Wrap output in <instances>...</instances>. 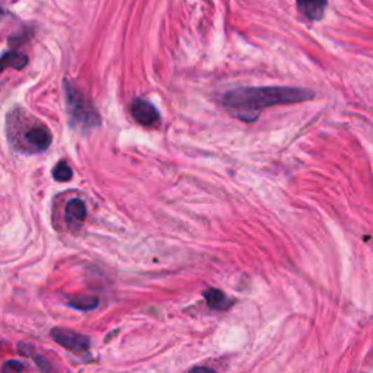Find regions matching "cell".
<instances>
[{"label":"cell","instance_id":"obj_1","mask_svg":"<svg viewBox=\"0 0 373 373\" xmlns=\"http://www.w3.org/2000/svg\"><path fill=\"white\" fill-rule=\"evenodd\" d=\"M313 97V92L290 86H261V88H239L226 92L222 98L229 113L242 121H255L261 109L304 102Z\"/></svg>","mask_w":373,"mask_h":373},{"label":"cell","instance_id":"obj_2","mask_svg":"<svg viewBox=\"0 0 373 373\" xmlns=\"http://www.w3.org/2000/svg\"><path fill=\"white\" fill-rule=\"evenodd\" d=\"M21 111H13L8 116V135L16 151L22 154H41L50 147L53 136L50 128L39 120L25 116L21 121Z\"/></svg>","mask_w":373,"mask_h":373},{"label":"cell","instance_id":"obj_3","mask_svg":"<svg viewBox=\"0 0 373 373\" xmlns=\"http://www.w3.org/2000/svg\"><path fill=\"white\" fill-rule=\"evenodd\" d=\"M65 92H66V104L72 126L74 127L78 126L82 130H90L93 127H98L101 123L100 114L97 113L95 107L89 102V100L83 95V93L69 82H65Z\"/></svg>","mask_w":373,"mask_h":373},{"label":"cell","instance_id":"obj_4","mask_svg":"<svg viewBox=\"0 0 373 373\" xmlns=\"http://www.w3.org/2000/svg\"><path fill=\"white\" fill-rule=\"evenodd\" d=\"M51 339L65 347L69 351H73L76 354L88 353L90 348V339L85 334H81L78 331H73L69 328H62V327H55L50 331Z\"/></svg>","mask_w":373,"mask_h":373},{"label":"cell","instance_id":"obj_5","mask_svg":"<svg viewBox=\"0 0 373 373\" xmlns=\"http://www.w3.org/2000/svg\"><path fill=\"white\" fill-rule=\"evenodd\" d=\"M130 113L132 117L142 126L152 127L156 126L161 121V116L158 109L151 104L142 98H136L132 105H130Z\"/></svg>","mask_w":373,"mask_h":373},{"label":"cell","instance_id":"obj_6","mask_svg":"<svg viewBox=\"0 0 373 373\" xmlns=\"http://www.w3.org/2000/svg\"><path fill=\"white\" fill-rule=\"evenodd\" d=\"M297 8L311 21H320L324 16L328 0H296Z\"/></svg>","mask_w":373,"mask_h":373},{"label":"cell","instance_id":"obj_7","mask_svg":"<svg viewBox=\"0 0 373 373\" xmlns=\"http://www.w3.org/2000/svg\"><path fill=\"white\" fill-rule=\"evenodd\" d=\"M66 222L70 226H79L86 219V206L85 203L81 198H72L66 204V210H65Z\"/></svg>","mask_w":373,"mask_h":373},{"label":"cell","instance_id":"obj_8","mask_svg":"<svg viewBox=\"0 0 373 373\" xmlns=\"http://www.w3.org/2000/svg\"><path fill=\"white\" fill-rule=\"evenodd\" d=\"M204 299H206L208 305L213 311H226L233 305V301L231 297L219 289H208L203 293Z\"/></svg>","mask_w":373,"mask_h":373},{"label":"cell","instance_id":"obj_9","mask_svg":"<svg viewBox=\"0 0 373 373\" xmlns=\"http://www.w3.org/2000/svg\"><path fill=\"white\" fill-rule=\"evenodd\" d=\"M98 302H100L98 297L90 294H73L69 296L67 299L69 306L78 311H92L93 308L98 306Z\"/></svg>","mask_w":373,"mask_h":373},{"label":"cell","instance_id":"obj_10","mask_svg":"<svg viewBox=\"0 0 373 373\" xmlns=\"http://www.w3.org/2000/svg\"><path fill=\"white\" fill-rule=\"evenodd\" d=\"M28 63V57L21 53H16V51H6L2 57V69H16L20 70L22 67H25V65Z\"/></svg>","mask_w":373,"mask_h":373},{"label":"cell","instance_id":"obj_11","mask_svg":"<svg viewBox=\"0 0 373 373\" xmlns=\"http://www.w3.org/2000/svg\"><path fill=\"white\" fill-rule=\"evenodd\" d=\"M20 351H21L22 354H27L28 358H32L36 363H39L40 369H41L44 373H53V367H51V365L48 363V360H47L46 358L40 356L39 353H35L34 348H29L27 344H20Z\"/></svg>","mask_w":373,"mask_h":373},{"label":"cell","instance_id":"obj_12","mask_svg":"<svg viewBox=\"0 0 373 373\" xmlns=\"http://www.w3.org/2000/svg\"><path fill=\"white\" fill-rule=\"evenodd\" d=\"M72 177H73V171H72V168L67 165V162L62 161V162H59L57 165L54 166V170H53V178H54L55 181L66 182V181H69Z\"/></svg>","mask_w":373,"mask_h":373},{"label":"cell","instance_id":"obj_13","mask_svg":"<svg viewBox=\"0 0 373 373\" xmlns=\"http://www.w3.org/2000/svg\"><path fill=\"white\" fill-rule=\"evenodd\" d=\"M4 373H27L24 363L18 360H6L2 367Z\"/></svg>","mask_w":373,"mask_h":373},{"label":"cell","instance_id":"obj_14","mask_svg":"<svg viewBox=\"0 0 373 373\" xmlns=\"http://www.w3.org/2000/svg\"><path fill=\"white\" fill-rule=\"evenodd\" d=\"M190 373H216L215 370L209 369V367H203V366H198V367H194Z\"/></svg>","mask_w":373,"mask_h":373}]
</instances>
